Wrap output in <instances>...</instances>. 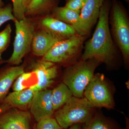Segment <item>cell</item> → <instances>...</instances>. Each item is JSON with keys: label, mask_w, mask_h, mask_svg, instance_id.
Masks as SVG:
<instances>
[{"label": "cell", "mask_w": 129, "mask_h": 129, "mask_svg": "<svg viewBox=\"0 0 129 129\" xmlns=\"http://www.w3.org/2000/svg\"><path fill=\"white\" fill-rule=\"evenodd\" d=\"M73 96L71 90L63 83L52 90L51 101L54 111L61 107Z\"/></svg>", "instance_id": "obj_17"}, {"label": "cell", "mask_w": 129, "mask_h": 129, "mask_svg": "<svg viewBox=\"0 0 129 129\" xmlns=\"http://www.w3.org/2000/svg\"><path fill=\"white\" fill-rule=\"evenodd\" d=\"M109 11L108 3L104 1L94 34L86 43L82 60L94 59L108 65L115 61L117 52L109 29Z\"/></svg>", "instance_id": "obj_1"}, {"label": "cell", "mask_w": 129, "mask_h": 129, "mask_svg": "<svg viewBox=\"0 0 129 129\" xmlns=\"http://www.w3.org/2000/svg\"><path fill=\"white\" fill-rule=\"evenodd\" d=\"M52 17L65 23L72 25L78 34L86 36L83 30L80 13L66 7H55L52 10Z\"/></svg>", "instance_id": "obj_15"}, {"label": "cell", "mask_w": 129, "mask_h": 129, "mask_svg": "<svg viewBox=\"0 0 129 129\" xmlns=\"http://www.w3.org/2000/svg\"><path fill=\"white\" fill-rule=\"evenodd\" d=\"M51 93V90L47 89L36 92L33 98L29 108L36 122L53 116L55 111L52 102Z\"/></svg>", "instance_id": "obj_10"}, {"label": "cell", "mask_w": 129, "mask_h": 129, "mask_svg": "<svg viewBox=\"0 0 129 129\" xmlns=\"http://www.w3.org/2000/svg\"><path fill=\"white\" fill-rule=\"evenodd\" d=\"M64 129H81V124L79 123L76 124L68 128Z\"/></svg>", "instance_id": "obj_27"}, {"label": "cell", "mask_w": 129, "mask_h": 129, "mask_svg": "<svg viewBox=\"0 0 129 129\" xmlns=\"http://www.w3.org/2000/svg\"><path fill=\"white\" fill-rule=\"evenodd\" d=\"M62 39L41 28L35 32L31 49L34 55L44 56L54 45Z\"/></svg>", "instance_id": "obj_12"}, {"label": "cell", "mask_w": 129, "mask_h": 129, "mask_svg": "<svg viewBox=\"0 0 129 129\" xmlns=\"http://www.w3.org/2000/svg\"><path fill=\"white\" fill-rule=\"evenodd\" d=\"M86 36L77 34L58 42L42 60L54 63H64L73 60L82 50Z\"/></svg>", "instance_id": "obj_5"}, {"label": "cell", "mask_w": 129, "mask_h": 129, "mask_svg": "<svg viewBox=\"0 0 129 129\" xmlns=\"http://www.w3.org/2000/svg\"><path fill=\"white\" fill-rule=\"evenodd\" d=\"M84 124L83 129H116L111 122L99 115L93 116Z\"/></svg>", "instance_id": "obj_19"}, {"label": "cell", "mask_w": 129, "mask_h": 129, "mask_svg": "<svg viewBox=\"0 0 129 129\" xmlns=\"http://www.w3.org/2000/svg\"><path fill=\"white\" fill-rule=\"evenodd\" d=\"M112 31L114 39L125 61L129 58V22L128 15L122 7L114 3L111 17Z\"/></svg>", "instance_id": "obj_6"}, {"label": "cell", "mask_w": 129, "mask_h": 129, "mask_svg": "<svg viewBox=\"0 0 129 129\" xmlns=\"http://www.w3.org/2000/svg\"><path fill=\"white\" fill-rule=\"evenodd\" d=\"M11 108L8 105L4 103H2L0 104V114L4 111Z\"/></svg>", "instance_id": "obj_26"}, {"label": "cell", "mask_w": 129, "mask_h": 129, "mask_svg": "<svg viewBox=\"0 0 129 129\" xmlns=\"http://www.w3.org/2000/svg\"><path fill=\"white\" fill-rule=\"evenodd\" d=\"M1 55V54H0V64H2V63L5 62V61H3V60Z\"/></svg>", "instance_id": "obj_29"}, {"label": "cell", "mask_w": 129, "mask_h": 129, "mask_svg": "<svg viewBox=\"0 0 129 129\" xmlns=\"http://www.w3.org/2000/svg\"><path fill=\"white\" fill-rule=\"evenodd\" d=\"M87 0H66L65 7L80 13Z\"/></svg>", "instance_id": "obj_25"}, {"label": "cell", "mask_w": 129, "mask_h": 129, "mask_svg": "<svg viewBox=\"0 0 129 129\" xmlns=\"http://www.w3.org/2000/svg\"><path fill=\"white\" fill-rule=\"evenodd\" d=\"M99 63L94 59L82 60L66 69L63 81L71 90L73 96L83 97L86 87L94 75L95 70Z\"/></svg>", "instance_id": "obj_3"}, {"label": "cell", "mask_w": 129, "mask_h": 129, "mask_svg": "<svg viewBox=\"0 0 129 129\" xmlns=\"http://www.w3.org/2000/svg\"><path fill=\"white\" fill-rule=\"evenodd\" d=\"M39 24L41 28L47 30L61 39H66L78 34L72 25L58 20L52 16H46L42 18L39 21Z\"/></svg>", "instance_id": "obj_11"}, {"label": "cell", "mask_w": 129, "mask_h": 129, "mask_svg": "<svg viewBox=\"0 0 129 129\" xmlns=\"http://www.w3.org/2000/svg\"><path fill=\"white\" fill-rule=\"evenodd\" d=\"M104 0H87L81 11L80 17L85 35H88L99 18Z\"/></svg>", "instance_id": "obj_13"}, {"label": "cell", "mask_w": 129, "mask_h": 129, "mask_svg": "<svg viewBox=\"0 0 129 129\" xmlns=\"http://www.w3.org/2000/svg\"><path fill=\"white\" fill-rule=\"evenodd\" d=\"M32 117L25 109L9 108L0 114V129H32Z\"/></svg>", "instance_id": "obj_9"}, {"label": "cell", "mask_w": 129, "mask_h": 129, "mask_svg": "<svg viewBox=\"0 0 129 129\" xmlns=\"http://www.w3.org/2000/svg\"><path fill=\"white\" fill-rule=\"evenodd\" d=\"M93 107L85 98L73 96L53 114V117L62 129L76 124H85L93 117Z\"/></svg>", "instance_id": "obj_2"}, {"label": "cell", "mask_w": 129, "mask_h": 129, "mask_svg": "<svg viewBox=\"0 0 129 129\" xmlns=\"http://www.w3.org/2000/svg\"><path fill=\"white\" fill-rule=\"evenodd\" d=\"M24 72L23 65L4 67L0 70V104L8 94L16 79Z\"/></svg>", "instance_id": "obj_14"}, {"label": "cell", "mask_w": 129, "mask_h": 129, "mask_svg": "<svg viewBox=\"0 0 129 129\" xmlns=\"http://www.w3.org/2000/svg\"><path fill=\"white\" fill-rule=\"evenodd\" d=\"M32 129H63L52 116L44 118L36 122Z\"/></svg>", "instance_id": "obj_21"}, {"label": "cell", "mask_w": 129, "mask_h": 129, "mask_svg": "<svg viewBox=\"0 0 129 129\" xmlns=\"http://www.w3.org/2000/svg\"><path fill=\"white\" fill-rule=\"evenodd\" d=\"M13 3V12L16 19L21 20L25 17V9L22 0H11Z\"/></svg>", "instance_id": "obj_24"}, {"label": "cell", "mask_w": 129, "mask_h": 129, "mask_svg": "<svg viewBox=\"0 0 129 129\" xmlns=\"http://www.w3.org/2000/svg\"><path fill=\"white\" fill-rule=\"evenodd\" d=\"M30 68L35 75L37 82L29 87L36 92L47 89L57 76V67L55 63L51 62L42 60L36 61L31 63Z\"/></svg>", "instance_id": "obj_8"}, {"label": "cell", "mask_w": 129, "mask_h": 129, "mask_svg": "<svg viewBox=\"0 0 129 129\" xmlns=\"http://www.w3.org/2000/svg\"><path fill=\"white\" fill-rule=\"evenodd\" d=\"M16 36L11 56L5 62L11 65H19L23 57L31 49L35 26L32 20L25 17L21 20L14 21Z\"/></svg>", "instance_id": "obj_4"}, {"label": "cell", "mask_w": 129, "mask_h": 129, "mask_svg": "<svg viewBox=\"0 0 129 129\" xmlns=\"http://www.w3.org/2000/svg\"><path fill=\"white\" fill-rule=\"evenodd\" d=\"M36 92L29 87L20 91H13L7 95L2 103L7 104L11 108L24 109L29 107Z\"/></svg>", "instance_id": "obj_16"}, {"label": "cell", "mask_w": 129, "mask_h": 129, "mask_svg": "<svg viewBox=\"0 0 129 129\" xmlns=\"http://www.w3.org/2000/svg\"><path fill=\"white\" fill-rule=\"evenodd\" d=\"M55 0H32L25 11V16H35L53 10Z\"/></svg>", "instance_id": "obj_18"}, {"label": "cell", "mask_w": 129, "mask_h": 129, "mask_svg": "<svg viewBox=\"0 0 129 129\" xmlns=\"http://www.w3.org/2000/svg\"><path fill=\"white\" fill-rule=\"evenodd\" d=\"M34 74L32 72H24L16 79L13 85V91H18L28 88L26 83L34 76Z\"/></svg>", "instance_id": "obj_20"}, {"label": "cell", "mask_w": 129, "mask_h": 129, "mask_svg": "<svg viewBox=\"0 0 129 129\" xmlns=\"http://www.w3.org/2000/svg\"><path fill=\"white\" fill-rule=\"evenodd\" d=\"M84 95L93 107L113 108L112 96L103 74L94 75L86 87Z\"/></svg>", "instance_id": "obj_7"}, {"label": "cell", "mask_w": 129, "mask_h": 129, "mask_svg": "<svg viewBox=\"0 0 129 129\" xmlns=\"http://www.w3.org/2000/svg\"><path fill=\"white\" fill-rule=\"evenodd\" d=\"M16 19L13 15V8L10 5L0 8V27L6 22Z\"/></svg>", "instance_id": "obj_23"}, {"label": "cell", "mask_w": 129, "mask_h": 129, "mask_svg": "<svg viewBox=\"0 0 129 129\" xmlns=\"http://www.w3.org/2000/svg\"><path fill=\"white\" fill-rule=\"evenodd\" d=\"M23 3V5L24 7L25 11V9L30 4L32 0H22Z\"/></svg>", "instance_id": "obj_28"}, {"label": "cell", "mask_w": 129, "mask_h": 129, "mask_svg": "<svg viewBox=\"0 0 129 129\" xmlns=\"http://www.w3.org/2000/svg\"><path fill=\"white\" fill-rule=\"evenodd\" d=\"M12 28L10 24H8L5 29L0 32V54L2 53L9 46L11 41Z\"/></svg>", "instance_id": "obj_22"}, {"label": "cell", "mask_w": 129, "mask_h": 129, "mask_svg": "<svg viewBox=\"0 0 129 129\" xmlns=\"http://www.w3.org/2000/svg\"><path fill=\"white\" fill-rule=\"evenodd\" d=\"M3 3L2 0H0V8L2 7L3 6Z\"/></svg>", "instance_id": "obj_30"}]
</instances>
